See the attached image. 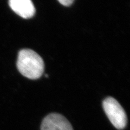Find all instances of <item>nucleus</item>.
<instances>
[{
	"instance_id": "2",
	"label": "nucleus",
	"mask_w": 130,
	"mask_h": 130,
	"mask_svg": "<svg viewBox=\"0 0 130 130\" xmlns=\"http://www.w3.org/2000/svg\"><path fill=\"white\" fill-rule=\"evenodd\" d=\"M103 106L104 110L112 125L118 129H124L127 124V116L123 108L112 97L105 99Z\"/></svg>"
},
{
	"instance_id": "3",
	"label": "nucleus",
	"mask_w": 130,
	"mask_h": 130,
	"mask_svg": "<svg viewBox=\"0 0 130 130\" xmlns=\"http://www.w3.org/2000/svg\"><path fill=\"white\" fill-rule=\"evenodd\" d=\"M41 130H73L66 118L58 113H52L43 119Z\"/></svg>"
},
{
	"instance_id": "1",
	"label": "nucleus",
	"mask_w": 130,
	"mask_h": 130,
	"mask_svg": "<svg viewBox=\"0 0 130 130\" xmlns=\"http://www.w3.org/2000/svg\"><path fill=\"white\" fill-rule=\"evenodd\" d=\"M17 67L24 76L30 79H37L43 74L44 62L35 52L31 50H22L19 53Z\"/></svg>"
},
{
	"instance_id": "4",
	"label": "nucleus",
	"mask_w": 130,
	"mask_h": 130,
	"mask_svg": "<svg viewBox=\"0 0 130 130\" xmlns=\"http://www.w3.org/2000/svg\"><path fill=\"white\" fill-rule=\"evenodd\" d=\"M11 9L24 19H29L35 13V8L31 0H9Z\"/></svg>"
},
{
	"instance_id": "5",
	"label": "nucleus",
	"mask_w": 130,
	"mask_h": 130,
	"mask_svg": "<svg viewBox=\"0 0 130 130\" xmlns=\"http://www.w3.org/2000/svg\"><path fill=\"white\" fill-rule=\"evenodd\" d=\"M74 0H58V1L64 6H71Z\"/></svg>"
}]
</instances>
